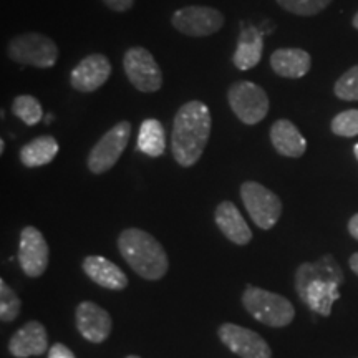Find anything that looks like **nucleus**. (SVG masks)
Segmentation results:
<instances>
[{
	"instance_id": "nucleus-22",
	"label": "nucleus",
	"mask_w": 358,
	"mask_h": 358,
	"mask_svg": "<svg viewBox=\"0 0 358 358\" xmlns=\"http://www.w3.org/2000/svg\"><path fill=\"white\" fill-rule=\"evenodd\" d=\"M58 150H60V146H58L55 138L45 134V136L35 138L25 146H22L19 158L20 163L27 168H40L52 163L58 155Z\"/></svg>"
},
{
	"instance_id": "nucleus-36",
	"label": "nucleus",
	"mask_w": 358,
	"mask_h": 358,
	"mask_svg": "<svg viewBox=\"0 0 358 358\" xmlns=\"http://www.w3.org/2000/svg\"><path fill=\"white\" fill-rule=\"evenodd\" d=\"M52 118H53V115H48L47 118H45V123H52Z\"/></svg>"
},
{
	"instance_id": "nucleus-5",
	"label": "nucleus",
	"mask_w": 358,
	"mask_h": 358,
	"mask_svg": "<svg viewBox=\"0 0 358 358\" xmlns=\"http://www.w3.org/2000/svg\"><path fill=\"white\" fill-rule=\"evenodd\" d=\"M241 199L250 219L264 231L272 229L282 216V201L275 192L267 189L257 181H245L241 186Z\"/></svg>"
},
{
	"instance_id": "nucleus-6",
	"label": "nucleus",
	"mask_w": 358,
	"mask_h": 358,
	"mask_svg": "<svg viewBox=\"0 0 358 358\" xmlns=\"http://www.w3.org/2000/svg\"><path fill=\"white\" fill-rule=\"evenodd\" d=\"M227 101L231 110L245 124H257L268 113V96L266 90L257 83L241 80L227 90Z\"/></svg>"
},
{
	"instance_id": "nucleus-17",
	"label": "nucleus",
	"mask_w": 358,
	"mask_h": 358,
	"mask_svg": "<svg viewBox=\"0 0 358 358\" xmlns=\"http://www.w3.org/2000/svg\"><path fill=\"white\" fill-rule=\"evenodd\" d=\"M271 143L275 151L285 158H301L307 151V141L290 120H277L271 127Z\"/></svg>"
},
{
	"instance_id": "nucleus-27",
	"label": "nucleus",
	"mask_w": 358,
	"mask_h": 358,
	"mask_svg": "<svg viewBox=\"0 0 358 358\" xmlns=\"http://www.w3.org/2000/svg\"><path fill=\"white\" fill-rule=\"evenodd\" d=\"M335 96L343 101H358V65L352 66L334 85Z\"/></svg>"
},
{
	"instance_id": "nucleus-32",
	"label": "nucleus",
	"mask_w": 358,
	"mask_h": 358,
	"mask_svg": "<svg viewBox=\"0 0 358 358\" xmlns=\"http://www.w3.org/2000/svg\"><path fill=\"white\" fill-rule=\"evenodd\" d=\"M348 264H350V268L353 271V274L358 275V252H355L350 259H348Z\"/></svg>"
},
{
	"instance_id": "nucleus-19",
	"label": "nucleus",
	"mask_w": 358,
	"mask_h": 358,
	"mask_svg": "<svg viewBox=\"0 0 358 358\" xmlns=\"http://www.w3.org/2000/svg\"><path fill=\"white\" fill-rule=\"evenodd\" d=\"M271 66L282 78H302L310 71L312 57L302 48H277L271 55Z\"/></svg>"
},
{
	"instance_id": "nucleus-23",
	"label": "nucleus",
	"mask_w": 358,
	"mask_h": 358,
	"mask_svg": "<svg viewBox=\"0 0 358 358\" xmlns=\"http://www.w3.org/2000/svg\"><path fill=\"white\" fill-rule=\"evenodd\" d=\"M138 151L151 158H159L166 150V136L164 127L159 120L148 118L141 123L140 134H138Z\"/></svg>"
},
{
	"instance_id": "nucleus-18",
	"label": "nucleus",
	"mask_w": 358,
	"mask_h": 358,
	"mask_svg": "<svg viewBox=\"0 0 358 358\" xmlns=\"http://www.w3.org/2000/svg\"><path fill=\"white\" fill-rule=\"evenodd\" d=\"M264 50V34L254 25H243L237 38L232 64L237 70L245 71L259 65Z\"/></svg>"
},
{
	"instance_id": "nucleus-30",
	"label": "nucleus",
	"mask_w": 358,
	"mask_h": 358,
	"mask_svg": "<svg viewBox=\"0 0 358 358\" xmlns=\"http://www.w3.org/2000/svg\"><path fill=\"white\" fill-rule=\"evenodd\" d=\"M48 358H77V357L73 355V352H71L69 347L58 342L55 345L50 347V350H48Z\"/></svg>"
},
{
	"instance_id": "nucleus-37",
	"label": "nucleus",
	"mask_w": 358,
	"mask_h": 358,
	"mask_svg": "<svg viewBox=\"0 0 358 358\" xmlns=\"http://www.w3.org/2000/svg\"><path fill=\"white\" fill-rule=\"evenodd\" d=\"M127 358H141V357H138V355H128Z\"/></svg>"
},
{
	"instance_id": "nucleus-34",
	"label": "nucleus",
	"mask_w": 358,
	"mask_h": 358,
	"mask_svg": "<svg viewBox=\"0 0 358 358\" xmlns=\"http://www.w3.org/2000/svg\"><path fill=\"white\" fill-rule=\"evenodd\" d=\"M3 150H6V141H0V151H2V153H3Z\"/></svg>"
},
{
	"instance_id": "nucleus-10",
	"label": "nucleus",
	"mask_w": 358,
	"mask_h": 358,
	"mask_svg": "<svg viewBox=\"0 0 358 358\" xmlns=\"http://www.w3.org/2000/svg\"><path fill=\"white\" fill-rule=\"evenodd\" d=\"M219 338L232 353L241 358H272L268 343L254 330L236 324H222L217 330Z\"/></svg>"
},
{
	"instance_id": "nucleus-21",
	"label": "nucleus",
	"mask_w": 358,
	"mask_h": 358,
	"mask_svg": "<svg viewBox=\"0 0 358 358\" xmlns=\"http://www.w3.org/2000/svg\"><path fill=\"white\" fill-rule=\"evenodd\" d=\"M338 287L340 284L335 280L317 279L307 285L301 297L313 312L327 317L332 312L334 302L338 299Z\"/></svg>"
},
{
	"instance_id": "nucleus-7",
	"label": "nucleus",
	"mask_w": 358,
	"mask_h": 358,
	"mask_svg": "<svg viewBox=\"0 0 358 358\" xmlns=\"http://www.w3.org/2000/svg\"><path fill=\"white\" fill-rule=\"evenodd\" d=\"M129 136H131V123L129 122H120L113 128H110L90 151L87 159L90 171L93 174L110 171L127 150Z\"/></svg>"
},
{
	"instance_id": "nucleus-20",
	"label": "nucleus",
	"mask_w": 358,
	"mask_h": 358,
	"mask_svg": "<svg viewBox=\"0 0 358 358\" xmlns=\"http://www.w3.org/2000/svg\"><path fill=\"white\" fill-rule=\"evenodd\" d=\"M317 279H330L338 282L340 285L343 284V272L338 267V264L334 261V257L325 256L322 257L319 262L315 264H302L297 268V274H295V289L297 294L302 295L303 290L312 280Z\"/></svg>"
},
{
	"instance_id": "nucleus-4",
	"label": "nucleus",
	"mask_w": 358,
	"mask_h": 358,
	"mask_svg": "<svg viewBox=\"0 0 358 358\" xmlns=\"http://www.w3.org/2000/svg\"><path fill=\"white\" fill-rule=\"evenodd\" d=\"M58 45L47 35L29 32L13 37L7 45V57L19 65L52 69L57 64Z\"/></svg>"
},
{
	"instance_id": "nucleus-24",
	"label": "nucleus",
	"mask_w": 358,
	"mask_h": 358,
	"mask_svg": "<svg viewBox=\"0 0 358 358\" xmlns=\"http://www.w3.org/2000/svg\"><path fill=\"white\" fill-rule=\"evenodd\" d=\"M12 113L22 120L27 127H35L42 122L43 110L37 98L32 95H19L12 103Z\"/></svg>"
},
{
	"instance_id": "nucleus-9",
	"label": "nucleus",
	"mask_w": 358,
	"mask_h": 358,
	"mask_svg": "<svg viewBox=\"0 0 358 358\" xmlns=\"http://www.w3.org/2000/svg\"><path fill=\"white\" fill-rule=\"evenodd\" d=\"M171 25L187 37H209L222 29L224 15L217 8L189 6L178 8L171 17Z\"/></svg>"
},
{
	"instance_id": "nucleus-31",
	"label": "nucleus",
	"mask_w": 358,
	"mask_h": 358,
	"mask_svg": "<svg viewBox=\"0 0 358 358\" xmlns=\"http://www.w3.org/2000/svg\"><path fill=\"white\" fill-rule=\"evenodd\" d=\"M348 232H350V236L353 239L358 241V213L353 214L350 217V221H348Z\"/></svg>"
},
{
	"instance_id": "nucleus-8",
	"label": "nucleus",
	"mask_w": 358,
	"mask_h": 358,
	"mask_svg": "<svg viewBox=\"0 0 358 358\" xmlns=\"http://www.w3.org/2000/svg\"><path fill=\"white\" fill-rule=\"evenodd\" d=\"M123 70L138 92L156 93L163 87V71L145 47H131L124 52Z\"/></svg>"
},
{
	"instance_id": "nucleus-26",
	"label": "nucleus",
	"mask_w": 358,
	"mask_h": 358,
	"mask_svg": "<svg viewBox=\"0 0 358 358\" xmlns=\"http://www.w3.org/2000/svg\"><path fill=\"white\" fill-rule=\"evenodd\" d=\"M285 12L301 17H312L324 12L334 0H275Z\"/></svg>"
},
{
	"instance_id": "nucleus-35",
	"label": "nucleus",
	"mask_w": 358,
	"mask_h": 358,
	"mask_svg": "<svg viewBox=\"0 0 358 358\" xmlns=\"http://www.w3.org/2000/svg\"><path fill=\"white\" fill-rule=\"evenodd\" d=\"M353 153H355V158L358 159V143H357L355 146H353Z\"/></svg>"
},
{
	"instance_id": "nucleus-28",
	"label": "nucleus",
	"mask_w": 358,
	"mask_h": 358,
	"mask_svg": "<svg viewBox=\"0 0 358 358\" xmlns=\"http://www.w3.org/2000/svg\"><path fill=\"white\" fill-rule=\"evenodd\" d=\"M330 129H332V133L337 134V136H358V110L352 108L335 115L332 123H330Z\"/></svg>"
},
{
	"instance_id": "nucleus-12",
	"label": "nucleus",
	"mask_w": 358,
	"mask_h": 358,
	"mask_svg": "<svg viewBox=\"0 0 358 358\" xmlns=\"http://www.w3.org/2000/svg\"><path fill=\"white\" fill-rule=\"evenodd\" d=\"M111 77V62L103 53H92L83 60H80L77 66L70 73V85L80 93H93L100 90Z\"/></svg>"
},
{
	"instance_id": "nucleus-2",
	"label": "nucleus",
	"mask_w": 358,
	"mask_h": 358,
	"mask_svg": "<svg viewBox=\"0 0 358 358\" xmlns=\"http://www.w3.org/2000/svg\"><path fill=\"white\" fill-rule=\"evenodd\" d=\"M118 250L129 267L145 280H159L168 274L169 259L156 237L138 227L118 236Z\"/></svg>"
},
{
	"instance_id": "nucleus-3",
	"label": "nucleus",
	"mask_w": 358,
	"mask_h": 358,
	"mask_svg": "<svg viewBox=\"0 0 358 358\" xmlns=\"http://www.w3.org/2000/svg\"><path fill=\"white\" fill-rule=\"evenodd\" d=\"M243 306L257 322L274 329L287 327L295 319V308L289 299L256 285L245 287Z\"/></svg>"
},
{
	"instance_id": "nucleus-29",
	"label": "nucleus",
	"mask_w": 358,
	"mask_h": 358,
	"mask_svg": "<svg viewBox=\"0 0 358 358\" xmlns=\"http://www.w3.org/2000/svg\"><path fill=\"white\" fill-rule=\"evenodd\" d=\"M101 2L113 12H128L134 6V0H101Z\"/></svg>"
},
{
	"instance_id": "nucleus-25",
	"label": "nucleus",
	"mask_w": 358,
	"mask_h": 358,
	"mask_svg": "<svg viewBox=\"0 0 358 358\" xmlns=\"http://www.w3.org/2000/svg\"><path fill=\"white\" fill-rule=\"evenodd\" d=\"M22 301L6 280H0V319L3 322H13L20 315Z\"/></svg>"
},
{
	"instance_id": "nucleus-13",
	"label": "nucleus",
	"mask_w": 358,
	"mask_h": 358,
	"mask_svg": "<svg viewBox=\"0 0 358 358\" xmlns=\"http://www.w3.org/2000/svg\"><path fill=\"white\" fill-rule=\"evenodd\" d=\"M75 324L80 335L92 343H101L110 337L113 320L105 308L95 302L85 301L75 310Z\"/></svg>"
},
{
	"instance_id": "nucleus-1",
	"label": "nucleus",
	"mask_w": 358,
	"mask_h": 358,
	"mask_svg": "<svg viewBox=\"0 0 358 358\" xmlns=\"http://www.w3.org/2000/svg\"><path fill=\"white\" fill-rule=\"evenodd\" d=\"M211 111L203 101H187L176 111L173 120L171 151L179 166L191 168L198 163L211 136Z\"/></svg>"
},
{
	"instance_id": "nucleus-33",
	"label": "nucleus",
	"mask_w": 358,
	"mask_h": 358,
	"mask_svg": "<svg viewBox=\"0 0 358 358\" xmlns=\"http://www.w3.org/2000/svg\"><path fill=\"white\" fill-rule=\"evenodd\" d=\"M352 25H353V29H357V30H358V12L355 13V15H353V19H352Z\"/></svg>"
},
{
	"instance_id": "nucleus-11",
	"label": "nucleus",
	"mask_w": 358,
	"mask_h": 358,
	"mask_svg": "<svg viewBox=\"0 0 358 358\" xmlns=\"http://www.w3.org/2000/svg\"><path fill=\"white\" fill-rule=\"evenodd\" d=\"M19 264L25 275L40 277L47 271L50 250L42 232L37 227L27 226L20 232Z\"/></svg>"
},
{
	"instance_id": "nucleus-15",
	"label": "nucleus",
	"mask_w": 358,
	"mask_h": 358,
	"mask_svg": "<svg viewBox=\"0 0 358 358\" xmlns=\"http://www.w3.org/2000/svg\"><path fill=\"white\" fill-rule=\"evenodd\" d=\"M214 221H216L219 231L229 239L232 244L248 245L252 241V231L245 222L237 206L232 201H222L214 213Z\"/></svg>"
},
{
	"instance_id": "nucleus-14",
	"label": "nucleus",
	"mask_w": 358,
	"mask_h": 358,
	"mask_svg": "<svg viewBox=\"0 0 358 358\" xmlns=\"http://www.w3.org/2000/svg\"><path fill=\"white\" fill-rule=\"evenodd\" d=\"M48 348L47 329L40 322H27L8 342V352L15 358H30L43 355Z\"/></svg>"
},
{
	"instance_id": "nucleus-16",
	"label": "nucleus",
	"mask_w": 358,
	"mask_h": 358,
	"mask_svg": "<svg viewBox=\"0 0 358 358\" xmlns=\"http://www.w3.org/2000/svg\"><path fill=\"white\" fill-rule=\"evenodd\" d=\"M82 268L88 279H92L103 289L118 292V290H124L128 287L127 274L108 259L101 256H88L83 259Z\"/></svg>"
}]
</instances>
